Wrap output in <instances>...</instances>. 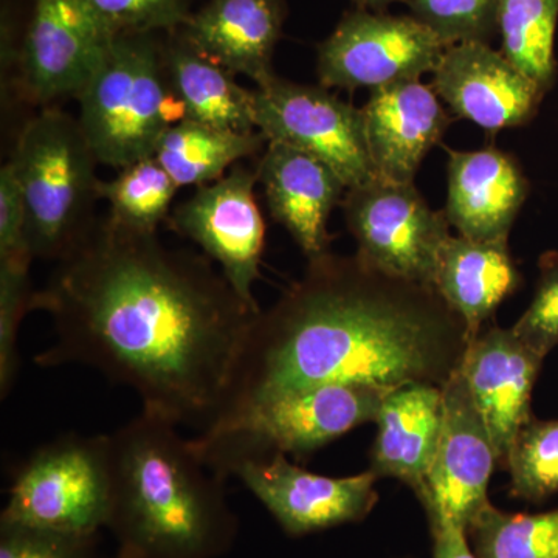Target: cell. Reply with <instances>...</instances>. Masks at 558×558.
I'll return each instance as SVG.
<instances>
[{"label": "cell", "mask_w": 558, "mask_h": 558, "mask_svg": "<svg viewBox=\"0 0 558 558\" xmlns=\"http://www.w3.org/2000/svg\"><path fill=\"white\" fill-rule=\"evenodd\" d=\"M32 311L53 322L43 368L84 365L137 392L143 411L207 432L218 421L250 326V306L213 266L157 233L106 216L58 263Z\"/></svg>", "instance_id": "obj_1"}, {"label": "cell", "mask_w": 558, "mask_h": 558, "mask_svg": "<svg viewBox=\"0 0 558 558\" xmlns=\"http://www.w3.org/2000/svg\"><path fill=\"white\" fill-rule=\"evenodd\" d=\"M470 340L464 319L435 288L357 255L326 253L253 319L218 421L204 433L322 385L444 387Z\"/></svg>", "instance_id": "obj_2"}, {"label": "cell", "mask_w": 558, "mask_h": 558, "mask_svg": "<svg viewBox=\"0 0 558 558\" xmlns=\"http://www.w3.org/2000/svg\"><path fill=\"white\" fill-rule=\"evenodd\" d=\"M178 425L143 411L108 435V527L117 558H219L240 521L226 481Z\"/></svg>", "instance_id": "obj_3"}, {"label": "cell", "mask_w": 558, "mask_h": 558, "mask_svg": "<svg viewBox=\"0 0 558 558\" xmlns=\"http://www.w3.org/2000/svg\"><path fill=\"white\" fill-rule=\"evenodd\" d=\"M76 101L98 163L116 170L154 157L165 132L186 119L153 35H117Z\"/></svg>", "instance_id": "obj_4"}, {"label": "cell", "mask_w": 558, "mask_h": 558, "mask_svg": "<svg viewBox=\"0 0 558 558\" xmlns=\"http://www.w3.org/2000/svg\"><path fill=\"white\" fill-rule=\"evenodd\" d=\"M27 211L33 259L65 258L94 226L98 160L78 119L46 109L22 128L10 159Z\"/></svg>", "instance_id": "obj_5"}, {"label": "cell", "mask_w": 558, "mask_h": 558, "mask_svg": "<svg viewBox=\"0 0 558 558\" xmlns=\"http://www.w3.org/2000/svg\"><path fill=\"white\" fill-rule=\"evenodd\" d=\"M389 391L362 384L322 385L275 400L229 428L191 439L208 468L229 480L248 459L307 457L359 425L376 422Z\"/></svg>", "instance_id": "obj_6"}, {"label": "cell", "mask_w": 558, "mask_h": 558, "mask_svg": "<svg viewBox=\"0 0 558 558\" xmlns=\"http://www.w3.org/2000/svg\"><path fill=\"white\" fill-rule=\"evenodd\" d=\"M109 509L108 435H64L22 462L0 521L98 535Z\"/></svg>", "instance_id": "obj_7"}, {"label": "cell", "mask_w": 558, "mask_h": 558, "mask_svg": "<svg viewBox=\"0 0 558 558\" xmlns=\"http://www.w3.org/2000/svg\"><path fill=\"white\" fill-rule=\"evenodd\" d=\"M341 205L357 242L355 255L391 277L436 289L450 222L446 211L429 208L414 183L376 179L348 190Z\"/></svg>", "instance_id": "obj_8"}, {"label": "cell", "mask_w": 558, "mask_h": 558, "mask_svg": "<svg viewBox=\"0 0 558 558\" xmlns=\"http://www.w3.org/2000/svg\"><path fill=\"white\" fill-rule=\"evenodd\" d=\"M256 130L266 142L284 143L325 161L347 190L379 179L362 109L340 100L328 87L275 76L255 89Z\"/></svg>", "instance_id": "obj_9"}, {"label": "cell", "mask_w": 558, "mask_h": 558, "mask_svg": "<svg viewBox=\"0 0 558 558\" xmlns=\"http://www.w3.org/2000/svg\"><path fill=\"white\" fill-rule=\"evenodd\" d=\"M447 47L414 16L357 10L318 47L319 84L344 90L384 89L435 72Z\"/></svg>", "instance_id": "obj_10"}, {"label": "cell", "mask_w": 558, "mask_h": 558, "mask_svg": "<svg viewBox=\"0 0 558 558\" xmlns=\"http://www.w3.org/2000/svg\"><path fill=\"white\" fill-rule=\"evenodd\" d=\"M256 171L244 165L196 189L172 209L170 222L179 236L194 242L245 303L260 310L253 293L266 247V223L255 197Z\"/></svg>", "instance_id": "obj_11"}, {"label": "cell", "mask_w": 558, "mask_h": 558, "mask_svg": "<svg viewBox=\"0 0 558 558\" xmlns=\"http://www.w3.org/2000/svg\"><path fill=\"white\" fill-rule=\"evenodd\" d=\"M116 38L84 0H35L21 57L28 100L46 106L78 97Z\"/></svg>", "instance_id": "obj_12"}, {"label": "cell", "mask_w": 558, "mask_h": 558, "mask_svg": "<svg viewBox=\"0 0 558 558\" xmlns=\"http://www.w3.org/2000/svg\"><path fill=\"white\" fill-rule=\"evenodd\" d=\"M269 510L289 537L359 523L379 501L376 473L330 478L299 468L282 453L248 459L231 472Z\"/></svg>", "instance_id": "obj_13"}, {"label": "cell", "mask_w": 558, "mask_h": 558, "mask_svg": "<svg viewBox=\"0 0 558 558\" xmlns=\"http://www.w3.org/2000/svg\"><path fill=\"white\" fill-rule=\"evenodd\" d=\"M442 403L438 450L421 505L428 517L442 513L468 532L490 505L487 488L498 454L461 368L444 385Z\"/></svg>", "instance_id": "obj_14"}, {"label": "cell", "mask_w": 558, "mask_h": 558, "mask_svg": "<svg viewBox=\"0 0 558 558\" xmlns=\"http://www.w3.org/2000/svg\"><path fill=\"white\" fill-rule=\"evenodd\" d=\"M432 87L457 116L488 132L519 128L534 119L546 92L484 43L447 47Z\"/></svg>", "instance_id": "obj_15"}, {"label": "cell", "mask_w": 558, "mask_h": 558, "mask_svg": "<svg viewBox=\"0 0 558 558\" xmlns=\"http://www.w3.org/2000/svg\"><path fill=\"white\" fill-rule=\"evenodd\" d=\"M543 355L524 344L512 328L492 326L470 340L461 371L486 421L506 468L517 436L532 417L531 402Z\"/></svg>", "instance_id": "obj_16"}, {"label": "cell", "mask_w": 558, "mask_h": 558, "mask_svg": "<svg viewBox=\"0 0 558 558\" xmlns=\"http://www.w3.org/2000/svg\"><path fill=\"white\" fill-rule=\"evenodd\" d=\"M256 174L271 218L307 260L329 253V216L347 190L339 174L317 157L278 142H267Z\"/></svg>", "instance_id": "obj_17"}, {"label": "cell", "mask_w": 558, "mask_h": 558, "mask_svg": "<svg viewBox=\"0 0 558 558\" xmlns=\"http://www.w3.org/2000/svg\"><path fill=\"white\" fill-rule=\"evenodd\" d=\"M362 116L377 175L396 183H414L422 161L451 123L438 94L421 80L371 92Z\"/></svg>", "instance_id": "obj_18"}, {"label": "cell", "mask_w": 558, "mask_h": 558, "mask_svg": "<svg viewBox=\"0 0 558 558\" xmlns=\"http://www.w3.org/2000/svg\"><path fill=\"white\" fill-rule=\"evenodd\" d=\"M447 219L459 236L508 244L527 199L529 180L519 160L505 150H449Z\"/></svg>", "instance_id": "obj_19"}, {"label": "cell", "mask_w": 558, "mask_h": 558, "mask_svg": "<svg viewBox=\"0 0 558 558\" xmlns=\"http://www.w3.org/2000/svg\"><path fill=\"white\" fill-rule=\"evenodd\" d=\"M284 17L282 0H209L190 14L180 36L220 68L263 86L277 76L271 61Z\"/></svg>", "instance_id": "obj_20"}, {"label": "cell", "mask_w": 558, "mask_h": 558, "mask_svg": "<svg viewBox=\"0 0 558 558\" xmlns=\"http://www.w3.org/2000/svg\"><path fill=\"white\" fill-rule=\"evenodd\" d=\"M442 387L409 384L391 389L381 402L369 470L396 478L424 501L442 427Z\"/></svg>", "instance_id": "obj_21"}, {"label": "cell", "mask_w": 558, "mask_h": 558, "mask_svg": "<svg viewBox=\"0 0 558 558\" xmlns=\"http://www.w3.org/2000/svg\"><path fill=\"white\" fill-rule=\"evenodd\" d=\"M520 286L521 275L508 244L473 241L458 234L442 250L436 290L464 319L472 339Z\"/></svg>", "instance_id": "obj_22"}, {"label": "cell", "mask_w": 558, "mask_h": 558, "mask_svg": "<svg viewBox=\"0 0 558 558\" xmlns=\"http://www.w3.org/2000/svg\"><path fill=\"white\" fill-rule=\"evenodd\" d=\"M172 90L186 119L238 132H255V90L208 60L180 36L163 49Z\"/></svg>", "instance_id": "obj_23"}, {"label": "cell", "mask_w": 558, "mask_h": 558, "mask_svg": "<svg viewBox=\"0 0 558 558\" xmlns=\"http://www.w3.org/2000/svg\"><path fill=\"white\" fill-rule=\"evenodd\" d=\"M266 145L259 131L222 130L185 119L165 132L154 157L179 189H199L223 178L241 160L259 153Z\"/></svg>", "instance_id": "obj_24"}, {"label": "cell", "mask_w": 558, "mask_h": 558, "mask_svg": "<svg viewBox=\"0 0 558 558\" xmlns=\"http://www.w3.org/2000/svg\"><path fill=\"white\" fill-rule=\"evenodd\" d=\"M557 21L558 0H499L501 53L545 92L557 78Z\"/></svg>", "instance_id": "obj_25"}, {"label": "cell", "mask_w": 558, "mask_h": 558, "mask_svg": "<svg viewBox=\"0 0 558 558\" xmlns=\"http://www.w3.org/2000/svg\"><path fill=\"white\" fill-rule=\"evenodd\" d=\"M119 171L116 178L98 183V196L109 204L108 218L123 229L157 233L170 218L178 183L156 157Z\"/></svg>", "instance_id": "obj_26"}, {"label": "cell", "mask_w": 558, "mask_h": 558, "mask_svg": "<svg viewBox=\"0 0 558 558\" xmlns=\"http://www.w3.org/2000/svg\"><path fill=\"white\" fill-rule=\"evenodd\" d=\"M468 535L478 558H558V509L509 513L490 502Z\"/></svg>", "instance_id": "obj_27"}, {"label": "cell", "mask_w": 558, "mask_h": 558, "mask_svg": "<svg viewBox=\"0 0 558 558\" xmlns=\"http://www.w3.org/2000/svg\"><path fill=\"white\" fill-rule=\"evenodd\" d=\"M505 469L513 498L542 502L558 494V418L532 417L517 436Z\"/></svg>", "instance_id": "obj_28"}, {"label": "cell", "mask_w": 558, "mask_h": 558, "mask_svg": "<svg viewBox=\"0 0 558 558\" xmlns=\"http://www.w3.org/2000/svg\"><path fill=\"white\" fill-rule=\"evenodd\" d=\"M32 256L0 259V396L5 399L20 373V329L32 311Z\"/></svg>", "instance_id": "obj_29"}, {"label": "cell", "mask_w": 558, "mask_h": 558, "mask_svg": "<svg viewBox=\"0 0 558 558\" xmlns=\"http://www.w3.org/2000/svg\"><path fill=\"white\" fill-rule=\"evenodd\" d=\"M411 16L427 25L444 46L484 43L498 35L499 0H410Z\"/></svg>", "instance_id": "obj_30"}, {"label": "cell", "mask_w": 558, "mask_h": 558, "mask_svg": "<svg viewBox=\"0 0 558 558\" xmlns=\"http://www.w3.org/2000/svg\"><path fill=\"white\" fill-rule=\"evenodd\" d=\"M116 35L178 31L189 20V0H84Z\"/></svg>", "instance_id": "obj_31"}, {"label": "cell", "mask_w": 558, "mask_h": 558, "mask_svg": "<svg viewBox=\"0 0 558 558\" xmlns=\"http://www.w3.org/2000/svg\"><path fill=\"white\" fill-rule=\"evenodd\" d=\"M97 537L0 521V558H98Z\"/></svg>", "instance_id": "obj_32"}, {"label": "cell", "mask_w": 558, "mask_h": 558, "mask_svg": "<svg viewBox=\"0 0 558 558\" xmlns=\"http://www.w3.org/2000/svg\"><path fill=\"white\" fill-rule=\"evenodd\" d=\"M513 332L524 344L546 357L558 344V253L549 252L539 259V277L534 299Z\"/></svg>", "instance_id": "obj_33"}, {"label": "cell", "mask_w": 558, "mask_h": 558, "mask_svg": "<svg viewBox=\"0 0 558 558\" xmlns=\"http://www.w3.org/2000/svg\"><path fill=\"white\" fill-rule=\"evenodd\" d=\"M25 231L27 211L24 196L13 165L7 161L0 171V259L32 256Z\"/></svg>", "instance_id": "obj_34"}, {"label": "cell", "mask_w": 558, "mask_h": 558, "mask_svg": "<svg viewBox=\"0 0 558 558\" xmlns=\"http://www.w3.org/2000/svg\"><path fill=\"white\" fill-rule=\"evenodd\" d=\"M433 558H478L468 542V532L442 513L428 517Z\"/></svg>", "instance_id": "obj_35"}, {"label": "cell", "mask_w": 558, "mask_h": 558, "mask_svg": "<svg viewBox=\"0 0 558 558\" xmlns=\"http://www.w3.org/2000/svg\"><path fill=\"white\" fill-rule=\"evenodd\" d=\"M357 3L360 10H374L380 13V10L387 9L389 3L398 2V0H352Z\"/></svg>", "instance_id": "obj_36"}, {"label": "cell", "mask_w": 558, "mask_h": 558, "mask_svg": "<svg viewBox=\"0 0 558 558\" xmlns=\"http://www.w3.org/2000/svg\"><path fill=\"white\" fill-rule=\"evenodd\" d=\"M117 558V557H116Z\"/></svg>", "instance_id": "obj_37"}]
</instances>
